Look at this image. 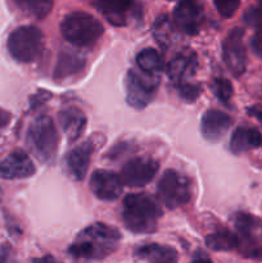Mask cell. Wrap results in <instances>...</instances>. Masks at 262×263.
Wrapping results in <instances>:
<instances>
[{"label": "cell", "mask_w": 262, "mask_h": 263, "mask_svg": "<svg viewBox=\"0 0 262 263\" xmlns=\"http://www.w3.org/2000/svg\"><path fill=\"white\" fill-rule=\"evenodd\" d=\"M120 241L121 234L117 229L97 222L80 231L68 253L80 259H103L117 251Z\"/></svg>", "instance_id": "obj_1"}, {"label": "cell", "mask_w": 262, "mask_h": 263, "mask_svg": "<svg viewBox=\"0 0 262 263\" xmlns=\"http://www.w3.org/2000/svg\"><path fill=\"white\" fill-rule=\"evenodd\" d=\"M162 211L146 194H130L123 200V225L134 234H152L157 230Z\"/></svg>", "instance_id": "obj_2"}, {"label": "cell", "mask_w": 262, "mask_h": 263, "mask_svg": "<svg viewBox=\"0 0 262 263\" xmlns=\"http://www.w3.org/2000/svg\"><path fill=\"white\" fill-rule=\"evenodd\" d=\"M61 32L64 40L72 45L89 48L102 37L104 28L94 15L86 12H72L62 21Z\"/></svg>", "instance_id": "obj_3"}, {"label": "cell", "mask_w": 262, "mask_h": 263, "mask_svg": "<svg viewBox=\"0 0 262 263\" xmlns=\"http://www.w3.org/2000/svg\"><path fill=\"white\" fill-rule=\"evenodd\" d=\"M27 143L41 162L48 163L53 161L59 145V135L55 123L49 116H39L31 123Z\"/></svg>", "instance_id": "obj_4"}, {"label": "cell", "mask_w": 262, "mask_h": 263, "mask_svg": "<svg viewBox=\"0 0 262 263\" xmlns=\"http://www.w3.org/2000/svg\"><path fill=\"white\" fill-rule=\"evenodd\" d=\"M8 51L20 63H31L43 53L44 36L35 26H21L8 37Z\"/></svg>", "instance_id": "obj_5"}, {"label": "cell", "mask_w": 262, "mask_h": 263, "mask_svg": "<svg viewBox=\"0 0 262 263\" xmlns=\"http://www.w3.org/2000/svg\"><path fill=\"white\" fill-rule=\"evenodd\" d=\"M159 199L169 210H175L189 203L192 184L189 179L176 170H166L157 185Z\"/></svg>", "instance_id": "obj_6"}, {"label": "cell", "mask_w": 262, "mask_h": 263, "mask_svg": "<svg viewBox=\"0 0 262 263\" xmlns=\"http://www.w3.org/2000/svg\"><path fill=\"white\" fill-rule=\"evenodd\" d=\"M234 226L239 233L241 253L251 258H262V221L256 216L246 212L236 213Z\"/></svg>", "instance_id": "obj_7"}, {"label": "cell", "mask_w": 262, "mask_h": 263, "mask_svg": "<svg viewBox=\"0 0 262 263\" xmlns=\"http://www.w3.org/2000/svg\"><path fill=\"white\" fill-rule=\"evenodd\" d=\"M157 86H158L157 76L145 72L141 74L134 69H130L125 80L127 103L135 109H143L152 102Z\"/></svg>", "instance_id": "obj_8"}, {"label": "cell", "mask_w": 262, "mask_h": 263, "mask_svg": "<svg viewBox=\"0 0 262 263\" xmlns=\"http://www.w3.org/2000/svg\"><path fill=\"white\" fill-rule=\"evenodd\" d=\"M243 36V28L235 27L229 32L222 44L223 62L235 77H240L247 68V50Z\"/></svg>", "instance_id": "obj_9"}, {"label": "cell", "mask_w": 262, "mask_h": 263, "mask_svg": "<svg viewBox=\"0 0 262 263\" xmlns=\"http://www.w3.org/2000/svg\"><path fill=\"white\" fill-rule=\"evenodd\" d=\"M158 168L159 164L157 161L148 157H139L123 164L120 177L126 186L143 187L154 179Z\"/></svg>", "instance_id": "obj_10"}, {"label": "cell", "mask_w": 262, "mask_h": 263, "mask_svg": "<svg viewBox=\"0 0 262 263\" xmlns=\"http://www.w3.org/2000/svg\"><path fill=\"white\" fill-rule=\"evenodd\" d=\"M174 23L186 35H197L203 25L202 7L195 0H181L174 10Z\"/></svg>", "instance_id": "obj_11"}, {"label": "cell", "mask_w": 262, "mask_h": 263, "mask_svg": "<svg viewBox=\"0 0 262 263\" xmlns=\"http://www.w3.org/2000/svg\"><path fill=\"white\" fill-rule=\"evenodd\" d=\"M123 189V182L120 176L110 171L98 170L90 177V190L100 200L117 199Z\"/></svg>", "instance_id": "obj_12"}, {"label": "cell", "mask_w": 262, "mask_h": 263, "mask_svg": "<svg viewBox=\"0 0 262 263\" xmlns=\"http://www.w3.org/2000/svg\"><path fill=\"white\" fill-rule=\"evenodd\" d=\"M36 168L30 157L22 151H15L0 162V177L7 180L26 179L35 174Z\"/></svg>", "instance_id": "obj_13"}, {"label": "cell", "mask_w": 262, "mask_h": 263, "mask_svg": "<svg viewBox=\"0 0 262 263\" xmlns=\"http://www.w3.org/2000/svg\"><path fill=\"white\" fill-rule=\"evenodd\" d=\"M231 123H233V120L225 112L218 109H208L202 116L200 128H202L203 136L207 140L216 143L228 133Z\"/></svg>", "instance_id": "obj_14"}, {"label": "cell", "mask_w": 262, "mask_h": 263, "mask_svg": "<svg viewBox=\"0 0 262 263\" xmlns=\"http://www.w3.org/2000/svg\"><path fill=\"white\" fill-rule=\"evenodd\" d=\"M95 7L112 25L125 26L134 12V0H94Z\"/></svg>", "instance_id": "obj_15"}, {"label": "cell", "mask_w": 262, "mask_h": 263, "mask_svg": "<svg viewBox=\"0 0 262 263\" xmlns=\"http://www.w3.org/2000/svg\"><path fill=\"white\" fill-rule=\"evenodd\" d=\"M197 67L198 59L195 53L190 49H185L171 59L167 66V74L172 81L179 84L193 76L197 71Z\"/></svg>", "instance_id": "obj_16"}, {"label": "cell", "mask_w": 262, "mask_h": 263, "mask_svg": "<svg viewBox=\"0 0 262 263\" xmlns=\"http://www.w3.org/2000/svg\"><path fill=\"white\" fill-rule=\"evenodd\" d=\"M92 152H94V145L91 141H85L72 149L71 153L67 156V167L77 181H81L86 176Z\"/></svg>", "instance_id": "obj_17"}, {"label": "cell", "mask_w": 262, "mask_h": 263, "mask_svg": "<svg viewBox=\"0 0 262 263\" xmlns=\"http://www.w3.org/2000/svg\"><path fill=\"white\" fill-rule=\"evenodd\" d=\"M59 125L69 141H74L82 135L86 127V116L80 108L68 107L58 115Z\"/></svg>", "instance_id": "obj_18"}, {"label": "cell", "mask_w": 262, "mask_h": 263, "mask_svg": "<svg viewBox=\"0 0 262 263\" xmlns=\"http://www.w3.org/2000/svg\"><path fill=\"white\" fill-rule=\"evenodd\" d=\"M262 134L257 128L239 126L230 139V151L234 154H241L252 149L261 148Z\"/></svg>", "instance_id": "obj_19"}, {"label": "cell", "mask_w": 262, "mask_h": 263, "mask_svg": "<svg viewBox=\"0 0 262 263\" xmlns=\"http://www.w3.org/2000/svg\"><path fill=\"white\" fill-rule=\"evenodd\" d=\"M138 261L143 262H176L177 253L174 248L167 246H161V244H146V246L140 247L134 253Z\"/></svg>", "instance_id": "obj_20"}, {"label": "cell", "mask_w": 262, "mask_h": 263, "mask_svg": "<svg viewBox=\"0 0 262 263\" xmlns=\"http://www.w3.org/2000/svg\"><path fill=\"white\" fill-rule=\"evenodd\" d=\"M85 67V59L72 51H63L59 54L54 69V79L64 80L79 73Z\"/></svg>", "instance_id": "obj_21"}, {"label": "cell", "mask_w": 262, "mask_h": 263, "mask_svg": "<svg viewBox=\"0 0 262 263\" xmlns=\"http://www.w3.org/2000/svg\"><path fill=\"white\" fill-rule=\"evenodd\" d=\"M239 238L236 234L231 233L228 229L212 233L205 238V246L216 252H230L238 248Z\"/></svg>", "instance_id": "obj_22"}, {"label": "cell", "mask_w": 262, "mask_h": 263, "mask_svg": "<svg viewBox=\"0 0 262 263\" xmlns=\"http://www.w3.org/2000/svg\"><path fill=\"white\" fill-rule=\"evenodd\" d=\"M136 64L139 69L145 73L157 76L163 69V61L162 57L156 49L145 48L136 55Z\"/></svg>", "instance_id": "obj_23"}, {"label": "cell", "mask_w": 262, "mask_h": 263, "mask_svg": "<svg viewBox=\"0 0 262 263\" xmlns=\"http://www.w3.org/2000/svg\"><path fill=\"white\" fill-rule=\"evenodd\" d=\"M14 2L26 14L43 20L51 12L54 0H14Z\"/></svg>", "instance_id": "obj_24"}, {"label": "cell", "mask_w": 262, "mask_h": 263, "mask_svg": "<svg viewBox=\"0 0 262 263\" xmlns=\"http://www.w3.org/2000/svg\"><path fill=\"white\" fill-rule=\"evenodd\" d=\"M153 35L156 37L157 43L163 46L164 49L171 44L174 28H172V25L169 18H167V15H159V18L154 23Z\"/></svg>", "instance_id": "obj_25"}, {"label": "cell", "mask_w": 262, "mask_h": 263, "mask_svg": "<svg viewBox=\"0 0 262 263\" xmlns=\"http://www.w3.org/2000/svg\"><path fill=\"white\" fill-rule=\"evenodd\" d=\"M213 91L221 103H229L233 97V85L226 79H216L213 81Z\"/></svg>", "instance_id": "obj_26"}, {"label": "cell", "mask_w": 262, "mask_h": 263, "mask_svg": "<svg viewBox=\"0 0 262 263\" xmlns=\"http://www.w3.org/2000/svg\"><path fill=\"white\" fill-rule=\"evenodd\" d=\"M218 14L223 18H231L238 10L240 0H213Z\"/></svg>", "instance_id": "obj_27"}, {"label": "cell", "mask_w": 262, "mask_h": 263, "mask_svg": "<svg viewBox=\"0 0 262 263\" xmlns=\"http://www.w3.org/2000/svg\"><path fill=\"white\" fill-rule=\"evenodd\" d=\"M243 21L248 27L262 31V7L249 8L243 15Z\"/></svg>", "instance_id": "obj_28"}, {"label": "cell", "mask_w": 262, "mask_h": 263, "mask_svg": "<svg viewBox=\"0 0 262 263\" xmlns=\"http://www.w3.org/2000/svg\"><path fill=\"white\" fill-rule=\"evenodd\" d=\"M177 92H179L180 98L185 102H195L197 98L199 97L200 90L197 85L182 81L177 84Z\"/></svg>", "instance_id": "obj_29"}, {"label": "cell", "mask_w": 262, "mask_h": 263, "mask_svg": "<svg viewBox=\"0 0 262 263\" xmlns=\"http://www.w3.org/2000/svg\"><path fill=\"white\" fill-rule=\"evenodd\" d=\"M50 98H51V94L49 91H46V90H39L38 94H36L35 97L31 98V107L32 108L40 107V105H43L44 103L48 102Z\"/></svg>", "instance_id": "obj_30"}, {"label": "cell", "mask_w": 262, "mask_h": 263, "mask_svg": "<svg viewBox=\"0 0 262 263\" xmlns=\"http://www.w3.org/2000/svg\"><path fill=\"white\" fill-rule=\"evenodd\" d=\"M251 48L252 51H253L257 57L262 58V31H258V32L252 37Z\"/></svg>", "instance_id": "obj_31"}, {"label": "cell", "mask_w": 262, "mask_h": 263, "mask_svg": "<svg viewBox=\"0 0 262 263\" xmlns=\"http://www.w3.org/2000/svg\"><path fill=\"white\" fill-rule=\"evenodd\" d=\"M247 112H248V115L251 116V117L256 118V120L262 125V105H252V107H249L248 109H247Z\"/></svg>", "instance_id": "obj_32"}, {"label": "cell", "mask_w": 262, "mask_h": 263, "mask_svg": "<svg viewBox=\"0 0 262 263\" xmlns=\"http://www.w3.org/2000/svg\"><path fill=\"white\" fill-rule=\"evenodd\" d=\"M8 121H9V115L7 112H3L0 110V127H3L4 125H7Z\"/></svg>", "instance_id": "obj_33"}, {"label": "cell", "mask_w": 262, "mask_h": 263, "mask_svg": "<svg viewBox=\"0 0 262 263\" xmlns=\"http://www.w3.org/2000/svg\"><path fill=\"white\" fill-rule=\"evenodd\" d=\"M0 200H2V189H0Z\"/></svg>", "instance_id": "obj_34"}, {"label": "cell", "mask_w": 262, "mask_h": 263, "mask_svg": "<svg viewBox=\"0 0 262 263\" xmlns=\"http://www.w3.org/2000/svg\"><path fill=\"white\" fill-rule=\"evenodd\" d=\"M257 2H259V3H261V4H262V0H257Z\"/></svg>", "instance_id": "obj_35"}]
</instances>
